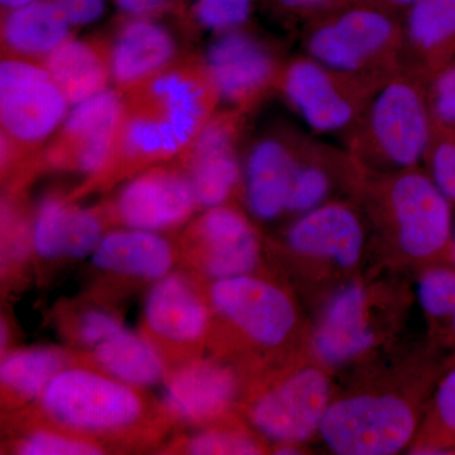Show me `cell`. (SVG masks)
<instances>
[{"label": "cell", "mask_w": 455, "mask_h": 455, "mask_svg": "<svg viewBox=\"0 0 455 455\" xmlns=\"http://www.w3.org/2000/svg\"><path fill=\"white\" fill-rule=\"evenodd\" d=\"M220 104L202 53H188L178 64L123 94L106 163L68 196L79 200L110 190L140 171L176 160Z\"/></svg>", "instance_id": "6da1fadb"}, {"label": "cell", "mask_w": 455, "mask_h": 455, "mask_svg": "<svg viewBox=\"0 0 455 455\" xmlns=\"http://www.w3.org/2000/svg\"><path fill=\"white\" fill-rule=\"evenodd\" d=\"M140 390L99 370L68 367L38 400L41 414L57 429L99 443L148 442L170 423L161 403L154 409Z\"/></svg>", "instance_id": "7a4b0ae2"}, {"label": "cell", "mask_w": 455, "mask_h": 455, "mask_svg": "<svg viewBox=\"0 0 455 455\" xmlns=\"http://www.w3.org/2000/svg\"><path fill=\"white\" fill-rule=\"evenodd\" d=\"M427 83L401 68L343 134L346 151L362 170L396 172L424 163L434 140Z\"/></svg>", "instance_id": "3957f363"}, {"label": "cell", "mask_w": 455, "mask_h": 455, "mask_svg": "<svg viewBox=\"0 0 455 455\" xmlns=\"http://www.w3.org/2000/svg\"><path fill=\"white\" fill-rule=\"evenodd\" d=\"M62 90L41 62L2 56L0 169L3 188L29 184L37 156L70 113Z\"/></svg>", "instance_id": "277c9868"}, {"label": "cell", "mask_w": 455, "mask_h": 455, "mask_svg": "<svg viewBox=\"0 0 455 455\" xmlns=\"http://www.w3.org/2000/svg\"><path fill=\"white\" fill-rule=\"evenodd\" d=\"M403 17L383 9L349 4L304 26L307 55L348 73L390 77L403 68Z\"/></svg>", "instance_id": "5b68a950"}, {"label": "cell", "mask_w": 455, "mask_h": 455, "mask_svg": "<svg viewBox=\"0 0 455 455\" xmlns=\"http://www.w3.org/2000/svg\"><path fill=\"white\" fill-rule=\"evenodd\" d=\"M373 181L358 166V179L377 212L394 230L409 256L427 259L444 252L451 242V200L420 166L376 173Z\"/></svg>", "instance_id": "8992f818"}, {"label": "cell", "mask_w": 455, "mask_h": 455, "mask_svg": "<svg viewBox=\"0 0 455 455\" xmlns=\"http://www.w3.org/2000/svg\"><path fill=\"white\" fill-rule=\"evenodd\" d=\"M390 77L338 70L304 52L284 62L277 95L311 130L343 136Z\"/></svg>", "instance_id": "52a82bcc"}, {"label": "cell", "mask_w": 455, "mask_h": 455, "mask_svg": "<svg viewBox=\"0 0 455 455\" xmlns=\"http://www.w3.org/2000/svg\"><path fill=\"white\" fill-rule=\"evenodd\" d=\"M202 55L221 103L251 116L277 94L287 60L250 26L214 36Z\"/></svg>", "instance_id": "ba28073f"}, {"label": "cell", "mask_w": 455, "mask_h": 455, "mask_svg": "<svg viewBox=\"0 0 455 455\" xmlns=\"http://www.w3.org/2000/svg\"><path fill=\"white\" fill-rule=\"evenodd\" d=\"M411 407L392 395H362L331 403L320 434L334 453L390 455L406 447L414 435Z\"/></svg>", "instance_id": "9c48e42d"}, {"label": "cell", "mask_w": 455, "mask_h": 455, "mask_svg": "<svg viewBox=\"0 0 455 455\" xmlns=\"http://www.w3.org/2000/svg\"><path fill=\"white\" fill-rule=\"evenodd\" d=\"M122 103L123 92L112 86L71 108L33 163L31 181L44 173L95 175L109 154Z\"/></svg>", "instance_id": "30bf717a"}, {"label": "cell", "mask_w": 455, "mask_h": 455, "mask_svg": "<svg viewBox=\"0 0 455 455\" xmlns=\"http://www.w3.org/2000/svg\"><path fill=\"white\" fill-rule=\"evenodd\" d=\"M101 206L109 226L157 233L184 226L200 208L190 180L175 161L125 180Z\"/></svg>", "instance_id": "8fae6325"}, {"label": "cell", "mask_w": 455, "mask_h": 455, "mask_svg": "<svg viewBox=\"0 0 455 455\" xmlns=\"http://www.w3.org/2000/svg\"><path fill=\"white\" fill-rule=\"evenodd\" d=\"M211 302L193 278L169 274L147 295L143 335L176 366L197 358L211 329Z\"/></svg>", "instance_id": "7c38bea8"}, {"label": "cell", "mask_w": 455, "mask_h": 455, "mask_svg": "<svg viewBox=\"0 0 455 455\" xmlns=\"http://www.w3.org/2000/svg\"><path fill=\"white\" fill-rule=\"evenodd\" d=\"M250 116L235 108L218 110L173 160L190 180L200 208L230 204L243 184L239 146Z\"/></svg>", "instance_id": "4fadbf2b"}, {"label": "cell", "mask_w": 455, "mask_h": 455, "mask_svg": "<svg viewBox=\"0 0 455 455\" xmlns=\"http://www.w3.org/2000/svg\"><path fill=\"white\" fill-rule=\"evenodd\" d=\"M180 247L191 268L214 281L250 275L260 252L252 223L232 204L205 209L185 229Z\"/></svg>", "instance_id": "5bb4252c"}, {"label": "cell", "mask_w": 455, "mask_h": 455, "mask_svg": "<svg viewBox=\"0 0 455 455\" xmlns=\"http://www.w3.org/2000/svg\"><path fill=\"white\" fill-rule=\"evenodd\" d=\"M313 142L298 132L277 131L251 146L244 164V196L254 217L274 220L289 212Z\"/></svg>", "instance_id": "9a60e30c"}, {"label": "cell", "mask_w": 455, "mask_h": 455, "mask_svg": "<svg viewBox=\"0 0 455 455\" xmlns=\"http://www.w3.org/2000/svg\"><path fill=\"white\" fill-rule=\"evenodd\" d=\"M209 302L218 315L260 347H277L295 326V307L289 296L250 275L214 281Z\"/></svg>", "instance_id": "2e32d148"}, {"label": "cell", "mask_w": 455, "mask_h": 455, "mask_svg": "<svg viewBox=\"0 0 455 455\" xmlns=\"http://www.w3.org/2000/svg\"><path fill=\"white\" fill-rule=\"evenodd\" d=\"M331 405V385L324 373L299 371L253 403L251 421L266 438L283 445L299 444L320 429Z\"/></svg>", "instance_id": "e0dca14e"}, {"label": "cell", "mask_w": 455, "mask_h": 455, "mask_svg": "<svg viewBox=\"0 0 455 455\" xmlns=\"http://www.w3.org/2000/svg\"><path fill=\"white\" fill-rule=\"evenodd\" d=\"M236 392L238 379L229 367L194 358L167 374L161 409L169 423L212 427L226 419Z\"/></svg>", "instance_id": "ac0fdd59"}, {"label": "cell", "mask_w": 455, "mask_h": 455, "mask_svg": "<svg viewBox=\"0 0 455 455\" xmlns=\"http://www.w3.org/2000/svg\"><path fill=\"white\" fill-rule=\"evenodd\" d=\"M112 86L125 94L188 56L163 20L122 16L110 35Z\"/></svg>", "instance_id": "d6986e66"}, {"label": "cell", "mask_w": 455, "mask_h": 455, "mask_svg": "<svg viewBox=\"0 0 455 455\" xmlns=\"http://www.w3.org/2000/svg\"><path fill=\"white\" fill-rule=\"evenodd\" d=\"M403 68L430 82L455 60V0H420L403 16Z\"/></svg>", "instance_id": "ffe728a7"}, {"label": "cell", "mask_w": 455, "mask_h": 455, "mask_svg": "<svg viewBox=\"0 0 455 455\" xmlns=\"http://www.w3.org/2000/svg\"><path fill=\"white\" fill-rule=\"evenodd\" d=\"M363 239L358 215L343 203H324L304 212L287 235L296 252L333 259L343 267L358 262Z\"/></svg>", "instance_id": "44dd1931"}, {"label": "cell", "mask_w": 455, "mask_h": 455, "mask_svg": "<svg viewBox=\"0 0 455 455\" xmlns=\"http://www.w3.org/2000/svg\"><path fill=\"white\" fill-rule=\"evenodd\" d=\"M41 64L71 106H76L112 88L110 35L75 36Z\"/></svg>", "instance_id": "7402d4cb"}, {"label": "cell", "mask_w": 455, "mask_h": 455, "mask_svg": "<svg viewBox=\"0 0 455 455\" xmlns=\"http://www.w3.org/2000/svg\"><path fill=\"white\" fill-rule=\"evenodd\" d=\"M178 251L161 233L118 228L92 254L95 267L118 276L158 281L170 274Z\"/></svg>", "instance_id": "603a6c76"}, {"label": "cell", "mask_w": 455, "mask_h": 455, "mask_svg": "<svg viewBox=\"0 0 455 455\" xmlns=\"http://www.w3.org/2000/svg\"><path fill=\"white\" fill-rule=\"evenodd\" d=\"M76 32L53 0H33L0 14L2 56L44 62Z\"/></svg>", "instance_id": "cb8c5ba5"}, {"label": "cell", "mask_w": 455, "mask_h": 455, "mask_svg": "<svg viewBox=\"0 0 455 455\" xmlns=\"http://www.w3.org/2000/svg\"><path fill=\"white\" fill-rule=\"evenodd\" d=\"M368 328L366 293L361 284H350L329 304L315 334V349L328 364H341L366 352L373 343Z\"/></svg>", "instance_id": "d4e9b609"}, {"label": "cell", "mask_w": 455, "mask_h": 455, "mask_svg": "<svg viewBox=\"0 0 455 455\" xmlns=\"http://www.w3.org/2000/svg\"><path fill=\"white\" fill-rule=\"evenodd\" d=\"M89 358L101 372L139 388L158 385L170 372L154 344L125 328L90 350Z\"/></svg>", "instance_id": "484cf974"}, {"label": "cell", "mask_w": 455, "mask_h": 455, "mask_svg": "<svg viewBox=\"0 0 455 455\" xmlns=\"http://www.w3.org/2000/svg\"><path fill=\"white\" fill-rule=\"evenodd\" d=\"M73 362V355L66 350L49 347L8 353L0 366L3 403L18 407L37 400L57 374Z\"/></svg>", "instance_id": "4316f807"}, {"label": "cell", "mask_w": 455, "mask_h": 455, "mask_svg": "<svg viewBox=\"0 0 455 455\" xmlns=\"http://www.w3.org/2000/svg\"><path fill=\"white\" fill-rule=\"evenodd\" d=\"M256 0H190L179 20L187 36L212 33V36L248 26Z\"/></svg>", "instance_id": "83f0119b"}, {"label": "cell", "mask_w": 455, "mask_h": 455, "mask_svg": "<svg viewBox=\"0 0 455 455\" xmlns=\"http://www.w3.org/2000/svg\"><path fill=\"white\" fill-rule=\"evenodd\" d=\"M74 200L68 193L52 191L33 212V250L44 259L65 257V235Z\"/></svg>", "instance_id": "f1b7e54d"}, {"label": "cell", "mask_w": 455, "mask_h": 455, "mask_svg": "<svg viewBox=\"0 0 455 455\" xmlns=\"http://www.w3.org/2000/svg\"><path fill=\"white\" fill-rule=\"evenodd\" d=\"M14 454L22 455H95L106 454L97 440L75 435L65 430L35 427L12 445Z\"/></svg>", "instance_id": "f546056e"}, {"label": "cell", "mask_w": 455, "mask_h": 455, "mask_svg": "<svg viewBox=\"0 0 455 455\" xmlns=\"http://www.w3.org/2000/svg\"><path fill=\"white\" fill-rule=\"evenodd\" d=\"M419 298L427 315L435 320L455 344V271L434 268L424 275L419 284Z\"/></svg>", "instance_id": "4dcf8cb0"}, {"label": "cell", "mask_w": 455, "mask_h": 455, "mask_svg": "<svg viewBox=\"0 0 455 455\" xmlns=\"http://www.w3.org/2000/svg\"><path fill=\"white\" fill-rule=\"evenodd\" d=\"M166 451H169L167 453L196 455L260 454L262 447L242 431L217 427L179 439Z\"/></svg>", "instance_id": "1f68e13d"}, {"label": "cell", "mask_w": 455, "mask_h": 455, "mask_svg": "<svg viewBox=\"0 0 455 455\" xmlns=\"http://www.w3.org/2000/svg\"><path fill=\"white\" fill-rule=\"evenodd\" d=\"M424 449L430 453H455V366L440 382Z\"/></svg>", "instance_id": "d6a6232c"}, {"label": "cell", "mask_w": 455, "mask_h": 455, "mask_svg": "<svg viewBox=\"0 0 455 455\" xmlns=\"http://www.w3.org/2000/svg\"><path fill=\"white\" fill-rule=\"evenodd\" d=\"M434 137L455 143V60L427 83Z\"/></svg>", "instance_id": "836d02e7"}, {"label": "cell", "mask_w": 455, "mask_h": 455, "mask_svg": "<svg viewBox=\"0 0 455 455\" xmlns=\"http://www.w3.org/2000/svg\"><path fill=\"white\" fill-rule=\"evenodd\" d=\"M123 326L121 317L103 307H86L66 325V333L83 349L92 350L119 333Z\"/></svg>", "instance_id": "e575fe53"}, {"label": "cell", "mask_w": 455, "mask_h": 455, "mask_svg": "<svg viewBox=\"0 0 455 455\" xmlns=\"http://www.w3.org/2000/svg\"><path fill=\"white\" fill-rule=\"evenodd\" d=\"M424 164L440 190L455 203V143L434 137Z\"/></svg>", "instance_id": "d590c367"}, {"label": "cell", "mask_w": 455, "mask_h": 455, "mask_svg": "<svg viewBox=\"0 0 455 455\" xmlns=\"http://www.w3.org/2000/svg\"><path fill=\"white\" fill-rule=\"evenodd\" d=\"M269 13L287 25H307L331 11L337 0H260Z\"/></svg>", "instance_id": "8d00e7d4"}, {"label": "cell", "mask_w": 455, "mask_h": 455, "mask_svg": "<svg viewBox=\"0 0 455 455\" xmlns=\"http://www.w3.org/2000/svg\"><path fill=\"white\" fill-rule=\"evenodd\" d=\"M122 16L181 20L190 0H113Z\"/></svg>", "instance_id": "74e56055"}, {"label": "cell", "mask_w": 455, "mask_h": 455, "mask_svg": "<svg viewBox=\"0 0 455 455\" xmlns=\"http://www.w3.org/2000/svg\"><path fill=\"white\" fill-rule=\"evenodd\" d=\"M76 31L103 17L107 0H53Z\"/></svg>", "instance_id": "f35d334b"}, {"label": "cell", "mask_w": 455, "mask_h": 455, "mask_svg": "<svg viewBox=\"0 0 455 455\" xmlns=\"http://www.w3.org/2000/svg\"><path fill=\"white\" fill-rule=\"evenodd\" d=\"M418 2H420V0H337V4L333 9L343 7V5L363 4L383 9V11L391 12V13L403 17L407 9L412 7Z\"/></svg>", "instance_id": "ab89813d"}, {"label": "cell", "mask_w": 455, "mask_h": 455, "mask_svg": "<svg viewBox=\"0 0 455 455\" xmlns=\"http://www.w3.org/2000/svg\"><path fill=\"white\" fill-rule=\"evenodd\" d=\"M31 2L33 0H0V14L7 13V12L22 7Z\"/></svg>", "instance_id": "60d3db41"}, {"label": "cell", "mask_w": 455, "mask_h": 455, "mask_svg": "<svg viewBox=\"0 0 455 455\" xmlns=\"http://www.w3.org/2000/svg\"><path fill=\"white\" fill-rule=\"evenodd\" d=\"M451 256H453V259H454V262H455V239H454V242H453V245H451Z\"/></svg>", "instance_id": "b9f144b4"}]
</instances>
